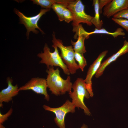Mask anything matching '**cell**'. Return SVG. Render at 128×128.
I'll return each instance as SVG.
<instances>
[{
	"label": "cell",
	"instance_id": "6da1fadb",
	"mask_svg": "<svg viewBox=\"0 0 128 128\" xmlns=\"http://www.w3.org/2000/svg\"><path fill=\"white\" fill-rule=\"evenodd\" d=\"M46 72L48 73L46 79L48 87L52 94L58 96L71 91L73 84L69 75L64 79L60 75L59 68L55 69L54 66L49 67Z\"/></svg>",
	"mask_w": 128,
	"mask_h": 128
},
{
	"label": "cell",
	"instance_id": "7a4b0ae2",
	"mask_svg": "<svg viewBox=\"0 0 128 128\" xmlns=\"http://www.w3.org/2000/svg\"><path fill=\"white\" fill-rule=\"evenodd\" d=\"M72 88L73 92H69V97L72 100V102L78 109L80 108L83 109L85 114L90 115L91 113L90 110L84 102L85 98L89 99L90 96L84 80L81 78H77L73 84Z\"/></svg>",
	"mask_w": 128,
	"mask_h": 128
},
{
	"label": "cell",
	"instance_id": "3957f363",
	"mask_svg": "<svg viewBox=\"0 0 128 128\" xmlns=\"http://www.w3.org/2000/svg\"><path fill=\"white\" fill-rule=\"evenodd\" d=\"M52 46L54 49L53 52H51L47 44H45L43 52H41L37 55V56L41 59L40 63L46 64L47 68L50 66L59 67L62 69L64 74L69 75L70 73L59 54L57 47L53 45Z\"/></svg>",
	"mask_w": 128,
	"mask_h": 128
},
{
	"label": "cell",
	"instance_id": "277c9868",
	"mask_svg": "<svg viewBox=\"0 0 128 128\" xmlns=\"http://www.w3.org/2000/svg\"><path fill=\"white\" fill-rule=\"evenodd\" d=\"M52 36V41L53 45L58 47L60 50V56L64 63L67 65L70 74H75L80 68L75 61L74 57L75 52L73 47L71 46L64 45L62 40L56 38L54 32H53Z\"/></svg>",
	"mask_w": 128,
	"mask_h": 128
},
{
	"label": "cell",
	"instance_id": "5b68a950",
	"mask_svg": "<svg viewBox=\"0 0 128 128\" xmlns=\"http://www.w3.org/2000/svg\"><path fill=\"white\" fill-rule=\"evenodd\" d=\"M66 6L73 14V19L72 25L73 27L78 26L81 23H85L89 26L92 25L91 20L93 16L85 13V6L81 0H70Z\"/></svg>",
	"mask_w": 128,
	"mask_h": 128
},
{
	"label": "cell",
	"instance_id": "8992f818",
	"mask_svg": "<svg viewBox=\"0 0 128 128\" xmlns=\"http://www.w3.org/2000/svg\"><path fill=\"white\" fill-rule=\"evenodd\" d=\"M50 10V9H41L39 13L36 15L28 17L25 15L17 9L16 8L14 9V13L19 17L20 21L19 23L23 24L27 29L26 34L27 39H28L30 32H32L35 34H37L39 33V31L36 29H38L42 34H44L43 31L38 26V23L41 16Z\"/></svg>",
	"mask_w": 128,
	"mask_h": 128
},
{
	"label": "cell",
	"instance_id": "52a82bcc",
	"mask_svg": "<svg viewBox=\"0 0 128 128\" xmlns=\"http://www.w3.org/2000/svg\"><path fill=\"white\" fill-rule=\"evenodd\" d=\"M45 110L54 113L56 117L54 121L59 128H66L65 118L66 114L69 113H73L75 112L76 107L69 100H67L61 106L57 108H52L45 105L43 106Z\"/></svg>",
	"mask_w": 128,
	"mask_h": 128
},
{
	"label": "cell",
	"instance_id": "ba28073f",
	"mask_svg": "<svg viewBox=\"0 0 128 128\" xmlns=\"http://www.w3.org/2000/svg\"><path fill=\"white\" fill-rule=\"evenodd\" d=\"M48 85L45 78L38 77L32 78L24 85L19 88V91L31 90L35 93L43 95L44 99L48 101L50 96L47 90Z\"/></svg>",
	"mask_w": 128,
	"mask_h": 128
},
{
	"label": "cell",
	"instance_id": "9c48e42d",
	"mask_svg": "<svg viewBox=\"0 0 128 128\" xmlns=\"http://www.w3.org/2000/svg\"><path fill=\"white\" fill-rule=\"evenodd\" d=\"M108 51L105 50L101 52L99 55L96 60L90 66L87 71L85 79L84 80L86 84V87L89 92L90 96L92 97L93 93L92 88L91 79L94 75L99 68L101 64V62L106 55Z\"/></svg>",
	"mask_w": 128,
	"mask_h": 128
},
{
	"label": "cell",
	"instance_id": "30bf717a",
	"mask_svg": "<svg viewBox=\"0 0 128 128\" xmlns=\"http://www.w3.org/2000/svg\"><path fill=\"white\" fill-rule=\"evenodd\" d=\"M12 79L9 77L6 78L7 87L3 89L0 92V107H2L3 102H9L12 101L13 98L17 96L19 91L17 84L15 86L12 84Z\"/></svg>",
	"mask_w": 128,
	"mask_h": 128
},
{
	"label": "cell",
	"instance_id": "8fae6325",
	"mask_svg": "<svg viewBox=\"0 0 128 128\" xmlns=\"http://www.w3.org/2000/svg\"><path fill=\"white\" fill-rule=\"evenodd\" d=\"M128 9V0H113L105 6L103 14L109 18L118 12Z\"/></svg>",
	"mask_w": 128,
	"mask_h": 128
},
{
	"label": "cell",
	"instance_id": "7c38bea8",
	"mask_svg": "<svg viewBox=\"0 0 128 128\" xmlns=\"http://www.w3.org/2000/svg\"><path fill=\"white\" fill-rule=\"evenodd\" d=\"M128 52V41L125 40L122 47L116 53L108 58L101 63L99 69L96 73V78H98L103 74L105 68L112 62L115 61L121 55Z\"/></svg>",
	"mask_w": 128,
	"mask_h": 128
},
{
	"label": "cell",
	"instance_id": "4fadbf2b",
	"mask_svg": "<svg viewBox=\"0 0 128 128\" xmlns=\"http://www.w3.org/2000/svg\"><path fill=\"white\" fill-rule=\"evenodd\" d=\"M77 40L76 42L71 40V43L73 46L74 52L83 54L86 52L84 45L85 39H87L86 37L82 34L78 35L77 36Z\"/></svg>",
	"mask_w": 128,
	"mask_h": 128
},
{
	"label": "cell",
	"instance_id": "5bb4252c",
	"mask_svg": "<svg viewBox=\"0 0 128 128\" xmlns=\"http://www.w3.org/2000/svg\"><path fill=\"white\" fill-rule=\"evenodd\" d=\"M92 5L94 6L95 12L94 17L92 18L91 22L95 26L96 28L98 29L102 28L103 24V21L100 18V12L98 0H93Z\"/></svg>",
	"mask_w": 128,
	"mask_h": 128
},
{
	"label": "cell",
	"instance_id": "9a60e30c",
	"mask_svg": "<svg viewBox=\"0 0 128 128\" xmlns=\"http://www.w3.org/2000/svg\"><path fill=\"white\" fill-rule=\"evenodd\" d=\"M33 4L40 5L41 8L50 9L55 3L65 5L69 0H32Z\"/></svg>",
	"mask_w": 128,
	"mask_h": 128
},
{
	"label": "cell",
	"instance_id": "2e32d148",
	"mask_svg": "<svg viewBox=\"0 0 128 128\" xmlns=\"http://www.w3.org/2000/svg\"><path fill=\"white\" fill-rule=\"evenodd\" d=\"M86 34L88 36L91 34H105L111 35L115 38L119 36H124L125 35L123 29L120 28H118L113 32H110L106 30L103 28L100 29L95 28V30L91 32H87Z\"/></svg>",
	"mask_w": 128,
	"mask_h": 128
},
{
	"label": "cell",
	"instance_id": "e0dca14e",
	"mask_svg": "<svg viewBox=\"0 0 128 128\" xmlns=\"http://www.w3.org/2000/svg\"><path fill=\"white\" fill-rule=\"evenodd\" d=\"M66 7L63 4L58 3L54 4L51 6V8L57 14L60 21L64 20L63 12L64 8Z\"/></svg>",
	"mask_w": 128,
	"mask_h": 128
},
{
	"label": "cell",
	"instance_id": "ac0fdd59",
	"mask_svg": "<svg viewBox=\"0 0 128 128\" xmlns=\"http://www.w3.org/2000/svg\"><path fill=\"white\" fill-rule=\"evenodd\" d=\"M74 57L75 60L78 62L79 68L83 71L84 68L87 65V61L83 54L74 52Z\"/></svg>",
	"mask_w": 128,
	"mask_h": 128
},
{
	"label": "cell",
	"instance_id": "d6986e66",
	"mask_svg": "<svg viewBox=\"0 0 128 128\" xmlns=\"http://www.w3.org/2000/svg\"><path fill=\"white\" fill-rule=\"evenodd\" d=\"M63 15L64 21L67 23H69L73 20V18L72 13L71 11L66 7L64 9Z\"/></svg>",
	"mask_w": 128,
	"mask_h": 128
},
{
	"label": "cell",
	"instance_id": "ffe728a7",
	"mask_svg": "<svg viewBox=\"0 0 128 128\" xmlns=\"http://www.w3.org/2000/svg\"><path fill=\"white\" fill-rule=\"evenodd\" d=\"M112 19L115 23L124 28L128 32V19L121 18H113Z\"/></svg>",
	"mask_w": 128,
	"mask_h": 128
},
{
	"label": "cell",
	"instance_id": "44dd1931",
	"mask_svg": "<svg viewBox=\"0 0 128 128\" xmlns=\"http://www.w3.org/2000/svg\"><path fill=\"white\" fill-rule=\"evenodd\" d=\"M113 16L114 18H124L128 19V9L118 12Z\"/></svg>",
	"mask_w": 128,
	"mask_h": 128
},
{
	"label": "cell",
	"instance_id": "7402d4cb",
	"mask_svg": "<svg viewBox=\"0 0 128 128\" xmlns=\"http://www.w3.org/2000/svg\"><path fill=\"white\" fill-rule=\"evenodd\" d=\"M13 111V109L11 108L8 112L5 114H2L0 112V124H3L7 120L8 118L12 114Z\"/></svg>",
	"mask_w": 128,
	"mask_h": 128
},
{
	"label": "cell",
	"instance_id": "603a6c76",
	"mask_svg": "<svg viewBox=\"0 0 128 128\" xmlns=\"http://www.w3.org/2000/svg\"><path fill=\"white\" fill-rule=\"evenodd\" d=\"M112 0H98L100 13H102V9L110 2Z\"/></svg>",
	"mask_w": 128,
	"mask_h": 128
},
{
	"label": "cell",
	"instance_id": "cb8c5ba5",
	"mask_svg": "<svg viewBox=\"0 0 128 128\" xmlns=\"http://www.w3.org/2000/svg\"><path fill=\"white\" fill-rule=\"evenodd\" d=\"M80 128H88L87 125L83 124Z\"/></svg>",
	"mask_w": 128,
	"mask_h": 128
},
{
	"label": "cell",
	"instance_id": "d4e9b609",
	"mask_svg": "<svg viewBox=\"0 0 128 128\" xmlns=\"http://www.w3.org/2000/svg\"><path fill=\"white\" fill-rule=\"evenodd\" d=\"M0 128H5V127L3 125V124H0Z\"/></svg>",
	"mask_w": 128,
	"mask_h": 128
}]
</instances>
